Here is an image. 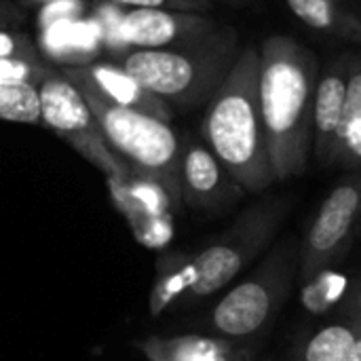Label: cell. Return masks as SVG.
I'll return each mask as SVG.
<instances>
[{
  "mask_svg": "<svg viewBox=\"0 0 361 361\" xmlns=\"http://www.w3.org/2000/svg\"><path fill=\"white\" fill-rule=\"evenodd\" d=\"M319 70L317 55L292 36L273 34L260 47L258 102L275 182L307 171Z\"/></svg>",
  "mask_w": 361,
  "mask_h": 361,
  "instance_id": "1",
  "label": "cell"
},
{
  "mask_svg": "<svg viewBox=\"0 0 361 361\" xmlns=\"http://www.w3.org/2000/svg\"><path fill=\"white\" fill-rule=\"evenodd\" d=\"M260 49H241L228 76L205 106L203 142L245 192H264L273 167L258 102Z\"/></svg>",
  "mask_w": 361,
  "mask_h": 361,
  "instance_id": "2",
  "label": "cell"
},
{
  "mask_svg": "<svg viewBox=\"0 0 361 361\" xmlns=\"http://www.w3.org/2000/svg\"><path fill=\"white\" fill-rule=\"evenodd\" d=\"M241 53L239 34L220 25L212 34L169 49H129L121 63L173 110L207 106Z\"/></svg>",
  "mask_w": 361,
  "mask_h": 361,
  "instance_id": "3",
  "label": "cell"
},
{
  "mask_svg": "<svg viewBox=\"0 0 361 361\" xmlns=\"http://www.w3.org/2000/svg\"><path fill=\"white\" fill-rule=\"evenodd\" d=\"M300 273V241L286 235L258 267L231 288L209 311L205 328L214 336L256 343L283 311Z\"/></svg>",
  "mask_w": 361,
  "mask_h": 361,
  "instance_id": "4",
  "label": "cell"
},
{
  "mask_svg": "<svg viewBox=\"0 0 361 361\" xmlns=\"http://www.w3.org/2000/svg\"><path fill=\"white\" fill-rule=\"evenodd\" d=\"M70 82L89 104L112 152L121 157L133 173L161 184L173 205V212H180L184 207L180 188L182 140L171 123L137 110L114 106L87 82Z\"/></svg>",
  "mask_w": 361,
  "mask_h": 361,
  "instance_id": "5",
  "label": "cell"
},
{
  "mask_svg": "<svg viewBox=\"0 0 361 361\" xmlns=\"http://www.w3.org/2000/svg\"><path fill=\"white\" fill-rule=\"evenodd\" d=\"M292 205V197L269 195L245 207L226 231H222L201 252L192 254L195 281L184 307L218 294L252 262L262 258L273 247Z\"/></svg>",
  "mask_w": 361,
  "mask_h": 361,
  "instance_id": "6",
  "label": "cell"
},
{
  "mask_svg": "<svg viewBox=\"0 0 361 361\" xmlns=\"http://www.w3.org/2000/svg\"><path fill=\"white\" fill-rule=\"evenodd\" d=\"M36 89L40 102V123L44 127L53 129L108 180H123L133 173L129 165L112 152L89 104L61 70L49 68Z\"/></svg>",
  "mask_w": 361,
  "mask_h": 361,
  "instance_id": "7",
  "label": "cell"
},
{
  "mask_svg": "<svg viewBox=\"0 0 361 361\" xmlns=\"http://www.w3.org/2000/svg\"><path fill=\"white\" fill-rule=\"evenodd\" d=\"M361 235V169H353L322 201L300 241L298 283L334 269Z\"/></svg>",
  "mask_w": 361,
  "mask_h": 361,
  "instance_id": "8",
  "label": "cell"
},
{
  "mask_svg": "<svg viewBox=\"0 0 361 361\" xmlns=\"http://www.w3.org/2000/svg\"><path fill=\"white\" fill-rule=\"evenodd\" d=\"M180 188L182 205L205 216L224 214L247 195L207 144L195 137L182 142Z\"/></svg>",
  "mask_w": 361,
  "mask_h": 361,
  "instance_id": "9",
  "label": "cell"
},
{
  "mask_svg": "<svg viewBox=\"0 0 361 361\" xmlns=\"http://www.w3.org/2000/svg\"><path fill=\"white\" fill-rule=\"evenodd\" d=\"M220 23L205 13L161 11V8H129L118 23V34L133 49H169L199 40Z\"/></svg>",
  "mask_w": 361,
  "mask_h": 361,
  "instance_id": "10",
  "label": "cell"
},
{
  "mask_svg": "<svg viewBox=\"0 0 361 361\" xmlns=\"http://www.w3.org/2000/svg\"><path fill=\"white\" fill-rule=\"evenodd\" d=\"M118 209L129 218L135 237L146 245H163L171 239L173 205L165 188L148 178L131 173L123 180H108Z\"/></svg>",
  "mask_w": 361,
  "mask_h": 361,
  "instance_id": "11",
  "label": "cell"
},
{
  "mask_svg": "<svg viewBox=\"0 0 361 361\" xmlns=\"http://www.w3.org/2000/svg\"><path fill=\"white\" fill-rule=\"evenodd\" d=\"M66 78L87 82L93 91H97L106 102L150 114L154 118L171 123L173 108L148 91L135 76H131L116 61H89V63H70L59 68Z\"/></svg>",
  "mask_w": 361,
  "mask_h": 361,
  "instance_id": "12",
  "label": "cell"
},
{
  "mask_svg": "<svg viewBox=\"0 0 361 361\" xmlns=\"http://www.w3.org/2000/svg\"><path fill=\"white\" fill-rule=\"evenodd\" d=\"M360 328L361 271L353 277L345 300L332 311L330 322L294 343L288 357L292 361H349L360 338Z\"/></svg>",
  "mask_w": 361,
  "mask_h": 361,
  "instance_id": "13",
  "label": "cell"
},
{
  "mask_svg": "<svg viewBox=\"0 0 361 361\" xmlns=\"http://www.w3.org/2000/svg\"><path fill=\"white\" fill-rule=\"evenodd\" d=\"M351 53H341L319 70L313 104V154L322 167H332L334 148L345 121Z\"/></svg>",
  "mask_w": 361,
  "mask_h": 361,
  "instance_id": "14",
  "label": "cell"
},
{
  "mask_svg": "<svg viewBox=\"0 0 361 361\" xmlns=\"http://www.w3.org/2000/svg\"><path fill=\"white\" fill-rule=\"evenodd\" d=\"M148 361H254L256 343H241L222 336H150L140 343Z\"/></svg>",
  "mask_w": 361,
  "mask_h": 361,
  "instance_id": "15",
  "label": "cell"
},
{
  "mask_svg": "<svg viewBox=\"0 0 361 361\" xmlns=\"http://www.w3.org/2000/svg\"><path fill=\"white\" fill-rule=\"evenodd\" d=\"M290 13L311 30L361 44V19L341 0H283Z\"/></svg>",
  "mask_w": 361,
  "mask_h": 361,
  "instance_id": "16",
  "label": "cell"
},
{
  "mask_svg": "<svg viewBox=\"0 0 361 361\" xmlns=\"http://www.w3.org/2000/svg\"><path fill=\"white\" fill-rule=\"evenodd\" d=\"M192 281H195L192 254H184V252L165 254L157 264V283L150 294L152 315H159L173 307L184 309Z\"/></svg>",
  "mask_w": 361,
  "mask_h": 361,
  "instance_id": "17",
  "label": "cell"
},
{
  "mask_svg": "<svg viewBox=\"0 0 361 361\" xmlns=\"http://www.w3.org/2000/svg\"><path fill=\"white\" fill-rule=\"evenodd\" d=\"M351 283H353V277L336 271V267L326 269L302 283L300 302L311 315L332 313L345 300Z\"/></svg>",
  "mask_w": 361,
  "mask_h": 361,
  "instance_id": "18",
  "label": "cell"
},
{
  "mask_svg": "<svg viewBox=\"0 0 361 361\" xmlns=\"http://www.w3.org/2000/svg\"><path fill=\"white\" fill-rule=\"evenodd\" d=\"M0 121L23 125L40 123V102L36 85L0 82Z\"/></svg>",
  "mask_w": 361,
  "mask_h": 361,
  "instance_id": "19",
  "label": "cell"
},
{
  "mask_svg": "<svg viewBox=\"0 0 361 361\" xmlns=\"http://www.w3.org/2000/svg\"><path fill=\"white\" fill-rule=\"evenodd\" d=\"M332 167L361 169V108L345 114L338 142L332 157Z\"/></svg>",
  "mask_w": 361,
  "mask_h": 361,
  "instance_id": "20",
  "label": "cell"
},
{
  "mask_svg": "<svg viewBox=\"0 0 361 361\" xmlns=\"http://www.w3.org/2000/svg\"><path fill=\"white\" fill-rule=\"evenodd\" d=\"M49 63L42 59H17L0 57V82H27L38 85L40 78L49 72Z\"/></svg>",
  "mask_w": 361,
  "mask_h": 361,
  "instance_id": "21",
  "label": "cell"
},
{
  "mask_svg": "<svg viewBox=\"0 0 361 361\" xmlns=\"http://www.w3.org/2000/svg\"><path fill=\"white\" fill-rule=\"evenodd\" d=\"M106 4L125 8H161V11H184V13H207L212 0H102Z\"/></svg>",
  "mask_w": 361,
  "mask_h": 361,
  "instance_id": "22",
  "label": "cell"
},
{
  "mask_svg": "<svg viewBox=\"0 0 361 361\" xmlns=\"http://www.w3.org/2000/svg\"><path fill=\"white\" fill-rule=\"evenodd\" d=\"M0 57L40 59L32 38L19 30H0Z\"/></svg>",
  "mask_w": 361,
  "mask_h": 361,
  "instance_id": "23",
  "label": "cell"
},
{
  "mask_svg": "<svg viewBox=\"0 0 361 361\" xmlns=\"http://www.w3.org/2000/svg\"><path fill=\"white\" fill-rule=\"evenodd\" d=\"M19 19L21 17H19V13L13 6L0 2V30H17Z\"/></svg>",
  "mask_w": 361,
  "mask_h": 361,
  "instance_id": "24",
  "label": "cell"
},
{
  "mask_svg": "<svg viewBox=\"0 0 361 361\" xmlns=\"http://www.w3.org/2000/svg\"><path fill=\"white\" fill-rule=\"evenodd\" d=\"M349 361H361V328H360V338H357V345L353 347V353H351V360Z\"/></svg>",
  "mask_w": 361,
  "mask_h": 361,
  "instance_id": "25",
  "label": "cell"
},
{
  "mask_svg": "<svg viewBox=\"0 0 361 361\" xmlns=\"http://www.w3.org/2000/svg\"><path fill=\"white\" fill-rule=\"evenodd\" d=\"M25 4H40V6H51L55 2H61V0H23Z\"/></svg>",
  "mask_w": 361,
  "mask_h": 361,
  "instance_id": "26",
  "label": "cell"
},
{
  "mask_svg": "<svg viewBox=\"0 0 361 361\" xmlns=\"http://www.w3.org/2000/svg\"><path fill=\"white\" fill-rule=\"evenodd\" d=\"M214 2V0H212ZM218 2H224V4H231V6H247L252 0H218Z\"/></svg>",
  "mask_w": 361,
  "mask_h": 361,
  "instance_id": "27",
  "label": "cell"
},
{
  "mask_svg": "<svg viewBox=\"0 0 361 361\" xmlns=\"http://www.w3.org/2000/svg\"><path fill=\"white\" fill-rule=\"evenodd\" d=\"M254 361H292V360H290V357L286 355V357H281V360H254Z\"/></svg>",
  "mask_w": 361,
  "mask_h": 361,
  "instance_id": "28",
  "label": "cell"
},
{
  "mask_svg": "<svg viewBox=\"0 0 361 361\" xmlns=\"http://www.w3.org/2000/svg\"><path fill=\"white\" fill-rule=\"evenodd\" d=\"M360 19H361V15H360Z\"/></svg>",
  "mask_w": 361,
  "mask_h": 361,
  "instance_id": "29",
  "label": "cell"
}]
</instances>
